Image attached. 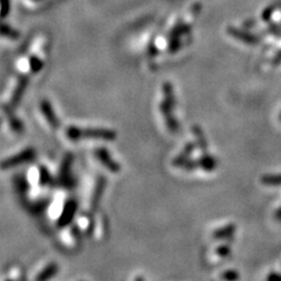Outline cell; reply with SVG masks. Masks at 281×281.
Segmentation results:
<instances>
[{"label":"cell","instance_id":"8fae6325","mask_svg":"<svg viewBox=\"0 0 281 281\" xmlns=\"http://www.w3.org/2000/svg\"><path fill=\"white\" fill-rule=\"evenodd\" d=\"M41 109H42V112H44L45 117L47 118V121L50 122V124L52 127L56 128L59 126V121H57L56 116L53 112V109H52V107L48 101H44V102H42Z\"/></svg>","mask_w":281,"mask_h":281},{"label":"cell","instance_id":"2e32d148","mask_svg":"<svg viewBox=\"0 0 281 281\" xmlns=\"http://www.w3.org/2000/svg\"><path fill=\"white\" fill-rule=\"evenodd\" d=\"M181 168L188 171H194V170H196L197 168H199V163H198V160L195 161V160H191V158H189V160H186L184 163H183V166Z\"/></svg>","mask_w":281,"mask_h":281},{"label":"cell","instance_id":"7c38bea8","mask_svg":"<svg viewBox=\"0 0 281 281\" xmlns=\"http://www.w3.org/2000/svg\"><path fill=\"white\" fill-rule=\"evenodd\" d=\"M261 183L265 185L271 186H281V173H274V175H264L261 177Z\"/></svg>","mask_w":281,"mask_h":281},{"label":"cell","instance_id":"ffe728a7","mask_svg":"<svg viewBox=\"0 0 281 281\" xmlns=\"http://www.w3.org/2000/svg\"><path fill=\"white\" fill-rule=\"evenodd\" d=\"M135 281H144V278H143V277H137L136 279H135Z\"/></svg>","mask_w":281,"mask_h":281},{"label":"cell","instance_id":"ac0fdd59","mask_svg":"<svg viewBox=\"0 0 281 281\" xmlns=\"http://www.w3.org/2000/svg\"><path fill=\"white\" fill-rule=\"evenodd\" d=\"M267 281H281V274H279V273L268 274Z\"/></svg>","mask_w":281,"mask_h":281},{"label":"cell","instance_id":"52a82bcc","mask_svg":"<svg viewBox=\"0 0 281 281\" xmlns=\"http://www.w3.org/2000/svg\"><path fill=\"white\" fill-rule=\"evenodd\" d=\"M198 163H199V168H201V169L205 170V171H209V172H211V171H213V170H216L217 166H218L217 158L213 157V156L209 155L207 152L198 158Z\"/></svg>","mask_w":281,"mask_h":281},{"label":"cell","instance_id":"9a60e30c","mask_svg":"<svg viewBox=\"0 0 281 281\" xmlns=\"http://www.w3.org/2000/svg\"><path fill=\"white\" fill-rule=\"evenodd\" d=\"M70 164H72V156H67L65 163L62 166V170H61V179H63V181L68 179Z\"/></svg>","mask_w":281,"mask_h":281},{"label":"cell","instance_id":"d6986e66","mask_svg":"<svg viewBox=\"0 0 281 281\" xmlns=\"http://www.w3.org/2000/svg\"><path fill=\"white\" fill-rule=\"evenodd\" d=\"M276 218H277V221L281 222V207L276 212Z\"/></svg>","mask_w":281,"mask_h":281},{"label":"cell","instance_id":"6da1fadb","mask_svg":"<svg viewBox=\"0 0 281 281\" xmlns=\"http://www.w3.org/2000/svg\"><path fill=\"white\" fill-rule=\"evenodd\" d=\"M164 91H166V99H164V101L161 105L162 115H163L164 120H166V124L168 129L170 130V133L177 134L179 133L181 127H179V123L177 122L175 116L172 115L173 107H175V97H173L171 85L167 84L166 87H164Z\"/></svg>","mask_w":281,"mask_h":281},{"label":"cell","instance_id":"e0dca14e","mask_svg":"<svg viewBox=\"0 0 281 281\" xmlns=\"http://www.w3.org/2000/svg\"><path fill=\"white\" fill-rule=\"evenodd\" d=\"M231 247L228 245H222L217 249V254L221 255L222 258H227L231 255Z\"/></svg>","mask_w":281,"mask_h":281},{"label":"cell","instance_id":"44dd1931","mask_svg":"<svg viewBox=\"0 0 281 281\" xmlns=\"http://www.w3.org/2000/svg\"><path fill=\"white\" fill-rule=\"evenodd\" d=\"M0 124H1V120H0Z\"/></svg>","mask_w":281,"mask_h":281},{"label":"cell","instance_id":"3957f363","mask_svg":"<svg viewBox=\"0 0 281 281\" xmlns=\"http://www.w3.org/2000/svg\"><path fill=\"white\" fill-rule=\"evenodd\" d=\"M33 157H34V151H33V149H26L25 151L20 152L19 155H15L13 157L7 158L6 161L1 162V163H0V168L6 170L8 169V168L15 167L18 166V164H23L25 163V162L33 160Z\"/></svg>","mask_w":281,"mask_h":281},{"label":"cell","instance_id":"8992f818","mask_svg":"<svg viewBox=\"0 0 281 281\" xmlns=\"http://www.w3.org/2000/svg\"><path fill=\"white\" fill-rule=\"evenodd\" d=\"M195 148H196V143H194V142L188 143V144L184 146V149H183V151L181 152V154H178L175 158H173V161H172L173 166L182 167L183 163H184L186 160L190 158V156L192 152H194Z\"/></svg>","mask_w":281,"mask_h":281},{"label":"cell","instance_id":"9c48e42d","mask_svg":"<svg viewBox=\"0 0 281 281\" xmlns=\"http://www.w3.org/2000/svg\"><path fill=\"white\" fill-rule=\"evenodd\" d=\"M106 178L105 177H100V179L96 183V188H95V192H94V196H93V200H91V209H96L97 205H99L101 197H102L103 192H105V188H106Z\"/></svg>","mask_w":281,"mask_h":281},{"label":"cell","instance_id":"5bb4252c","mask_svg":"<svg viewBox=\"0 0 281 281\" xmlns=\"http://www.w3.org/2000/svg\"><path fill=\"white\" fill-rule=\"evenodd\" d=\"M221 278H222V280H224V281H239L240 276L237 271L228 270V271L224 272V273L221 276Z\"/></svg>","mask_w":281,"mask_h":281},{"label":"cell","instance_id":"30bf717a","mask_svg":"<svg viewBox=\"0 0 281 281\" xmlns=\"http://www.w3.org/2000/svg\"><path fill=\"white\" fill-rule=\"evenodd\" d=\"M192 131H194V135L196 136V139H197L196 145L204 152V154H206L209 145H207V140H206L205 135H204V131L201 130V128L199 126H194V128H192Z\"/></svg>","mask_w":281,"mask_h":281},{"label":"cell","instance_id":"4fadbf2b","mask_svg":"<svg viewBox=\"0 0 281 281\" xmlns=\"http://www.w3.org/2000/svg\"><path fill=\"white\" fill-rule=\"evenodd\" d=\"M57 272V265L56 264H51L46 270L42 272V273L36 278V281H47L50 280L52 277L56 276V273Z\"/></svg>","mask_w":281,"mask_h":281},{"label":"cell","instance_id":"7402d4cb","mask_svg":"<svg viewBox=\"0 0 281 281\" xmlns=\"http://www.w3.org/2000/svg\"><path fill=\"white\" fill-rule=\"evenodd\" d=\"M280 120H281V116H280Z\"/></svg>","mask_w":281,"mask_h":281},{"label":"cell","instance_id":"ba28073f","mask_svg":"<svg viewBox=\"0 0 281 281\" xmlns=\"http://www.w3.org/2000/svg\"><path fill=\"white\" fill-rule=\"evenodd\" d=\"M237 231V226L234 224H228L224 226V227L218 228V230L213 231L212 237L215 239H226V238H230L236 233Z\"/></svg>","mask_w":281,"mask_h":281},{"label":"cell","instance_id":"5b68a950","mask_svg":"<svg viewBox=\"0 0 281 281\" xmlns=\"http://www.w3.org/2000/svg\"><path fill=\"white\" fill-rule=\"evenodd\" d=\"M76 209H78V204L74 200H69L68 203L66 204L65 210H63L62 216H61L60 221H59V225L60 226H65L68 224V223L72 221L73 217H74Z\"/></svg>","mask_w":281,"mask_h":281},{"label":"cell","instance_id":"277c9868","mask_svg":"<svg viewBox=\"0 0 281 281\" xmlns=\"http://www.w3.org/2000/svg\"><path fill=\"white\" fill-rule=\"evenodd\" d=\"M95 155H96V157L99 158V161L101 162V163H102L107 169L111 171V172H114V173L120 172V170H121L120 164L116 163V162L112 160V156L109 155V152L106 148H97L95 151Z\"/></svg>","mask_w":281,"mask_h":281},{"label":"cell","instance_id":"7a4b0ae2","mask_svg":"<svg viewBox=\"0 0 281 281\" xmlns=\"http://www.w3.org/2000/svg\"><path fill=\"white\" fill-rule=\"evenodd\" d=\"M67 136L70 140H80L82 137L85 139H100L106 140H114L116 139L115 130L111 129H100V128H87V129H80V128L70 127L67 130Z\"/></svg>","mask_w":281,"mask_h":281}]
</instances>
